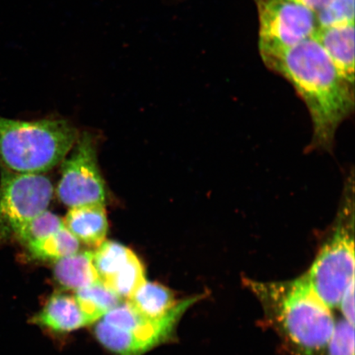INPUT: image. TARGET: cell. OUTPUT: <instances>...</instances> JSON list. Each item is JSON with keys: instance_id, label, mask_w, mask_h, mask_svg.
Masks as SVG:
<instances>
[{"instance_id": "obj_1", "label": "cell", "mask_w": 355, "mask_h": 355, "mask_svg": "<svg viewBox=\"0 0 355 355\" xmlns=\"http://www.w3.org/2000/svg\"><path fill=\"white\" fill-rule=\"evenodd\" d=\"M260 54L265 64L285 78L304 101L313 124V145L329 149L337 128L353 112L354 84L343 77L313 37Z\"/></svg>"}, {"instance_id": "obj_2", "label": "cell", "mask_w": 355, "mask_h": 355, "mask_svg": "<svg viewBox=\"0 0 355 355\" xmlns=\"http://www.w3.org/2000/svg\"><path fill=\"white\" fill-rule=\"evenodd\" d=\"M248 284L263 304L266 317L297 353L322 355L325 352L335 318L304 275L288 282Z\"/></svg>"}, {"instance_id": "obj_3", "label": "cell", "mask_w": 355, "mask_h": 355, "mask_svg": "<svg viewBox=\"0 0 355 355\" xmlns=\"http://www.w3.org/2000/svg\"><path fill=\"white\" fill-rule=\"evenodd\" d=\"M78 136L64 119L25 121L0 116V166L20 174H46L64 161Z\"/></svg>"}, {"instance_id": "obj_4", "label": "cell", "mask_w": 355, "mask_h": 355, "mask_svg": "<svg viewBox=\"0 0 355 355\" xmlns=\"http://www.w3.org/2000/svg\"><path fill=\"white\" fill-rule=\"evenodd\" d=\"M354 182L349 180L334 224L304 277L327 307L338 308L354 282Z\"/></svg>"}, {"instance_id": "obj_5", "label": "cell", "mask_w": 355, "mask_h": 355, "mask_svg": "<svg viewBox=\"0 0 355 355\" xmlns=\"http://www.w3.org/2000/svg\"><path fill=\"white\" fill-rule=\"evenodd\" d=\"M54 193L44 174L2 170L0 181V241L16 239L21 229L47 210Z\"/></svg>"}, {"instance_id": "obj_6", "label": "cell", "mask_w": 355, "mask_h": 355, "mask_svg": "<svg viewBox=\"0 0 355 355\" xmlns=\"http://www.w3.org/2000/svg\"><path fill=\"white\" fill-rule=\"evenodd\" d=\"M73 148L72 153L62 162L58 198L69 208L105 205V184L97 161L94 140L88 132H83Z\"/></svg>"}, {"instance_id": "obj_7", "label": "cell", "mask_w": 355, "mask_h": 355, "mask_svg": "<svg viewBox=\"0 0 355 355\" xmlns=\"http://www.w3.org/2000/svg\"><path fill=\"white\" fill-rule=\"evenodd\" d=\"M260 52L282 50L313 37L316 15L292 0H257Z\"/></svg>"}, {"instance_id": "obj_8", "label": "cell", "mask_w": 355, "mask_h": 355, "mask_svg": "<svg viewBox=\"0 0 355 355\" xmlns=\"http://www.w3.org/2000/svg\"><path fill=\"white\" fill-rule=\"evenodd\" d=\"M198 300V296L182 300L165 316L157 319L143 316L127 301L110 311L102 321L125 331L130 355H144L171 338L182 316Z\"/></svg>"}, {"instance_id": "obj_9", "label": "cell", "mask_w": 355, "mask_h": 355, "mask_svg": "<svg viewBox=\"0 0 355 355\" xmlns=\"http://www.w3.org/2000/svg\"><path fill=\"white\" fill-rule=\"evenodd\" d=\"M63 220L66 229L89 247L98 248L107 236L108 218L102 204L69 208Z\"/></svg>"}, {"instance_id": "obj_10", "label": "cell", "mask_w": 355, "mask_h": 355, "mask_svg": "<svg viewBox=\"0 0 355 355\" xmlns=\"http://www.w3.org/2000/svg\"><path fill=\"white\" fill-rule=\"evenodd\" d=\"M313 37L343 77L354 84V24L318 28Z\"/></svg>"}, {"instance_id": "obj_11", "label": "cell", "mask_w": 355, "mask_h": 355, "mask_svg": "<svg viewBox=\"0 0 355 355\" xmlns=\"http://www.w3.org/2000/svg\"><path fill=\"white\" fill-rule=\"evenodd\" d=\"M33 322L56 332H71L90 325L75 296L56 293L44 304Z\"/></svg>"}, {"instance_id": "obj_12", "label": "cell", "mask_w": 355, "mask_h": 355, "mask_svg": "<svg viewBox=\"0 0 355 355\" xmlns=\"http://www.w3.org/2000/svg\"><path fill=\"white\" fill-rule=\"evenodd\" d=\"M54 276L60 286L75 291L101 281L93 263V252H78L55 261Z\"/></svg>"}, {"instance_id": "obj_13", "label": "cell", "mask_w": 355, "mask_h": 355, "mask_svg": "<svg viewBox=\"0 0 355 355\" xmlns=\"http://www.w3.org/2000/svg\"><path fill=\"white\" fill-rule=\"evenodd\" d=\"M128 302L137 312L150 319L165 316L179 304L170 288L159 283L148 282H146Z\"/></svg>"}, {"instance_id": "obj_14", "label": "cell", "mask_w": 355, "mask_h": 355, "mask_svg": "<svg viewBox=\"0 0 355 355\" xmlns=\"http://www.w3.org/2000/svg\"><path fill=\"white\" fill-rule=\"evenodd\" d=\"M74 296L89 324L104 318L110 311L121 304L122 300L101 281L81 288Z\"/></svg>"}, {"instance_id": "obj_15", "label": "cell", "mask_w": 355, "mask_h": 355, "mask_svg": "<svg viewBox=\"0 0 355 355\" xmlns=\"http://www.w3.org/2000/svg\"><path fill=\"white\" fill-rule=\"evenodd\" d=\"M80 243L64 226L59 232L41 241L29 243L25 248L35 259L55 261L77 254Z\"/></svg>"}, {"instance_id": "obj_16", "label": "cell", "mask_w": 355, "mask_h": 355, "mask_svg": "<svg viewBox=\"0 0 355 355\" xmlns=\"http://www.w3.org/2000/svg\"><path fill=\"white\" fill-rule=\"evenodd\" d=\"M135 254L130 248L114 241L102 243L93 252V263L101 281L105 283L123 268Z\"/></svg>"}, {"instance_id": "obj_17", "label": "cell", "mask_w": 355, "mask_h": 355, "mask_svg": "<svg viewBox=\"0 0 355 355\" xmlns=\"http://www.w3.org/2000/svg\"><path fill=\"white\" fill-rule=\"evenodd\" d=\"M145 268L135 254L105 284L121 298L130 300L146 282Z\"/></svg>"}, {"instance_id": "obj_18", "label": "cell", "mask_w": 355, "mask_h": 355, "mask_svg": "<svg viewBox=\"0 0 355 355\" xmlns=\"http://www.w3.org/2000/svg\"><path fill=\"white\" fill-rule=\"evenodd\" d=\"M64 226L63 219L48 210L40 213L21 229L16 239L24 246L41 241L59 232Z\"/></svg>"}, {"instance_id": "obj_19", "label": "cell", "mask_w": 355, "mask_h": 355, "mask_svg": "<svg viewBox=\"0 0 355 355\" xmlns=\"http://www.w3.org/2000/svg\"><path fill=\"white\" fill-rule=\"evenodd\" d=\"M354 0H330L316 15L318 28L354 24Z\"/></svg>"}, {"instance_id": "obj_20", "label": "cell", "mask_w": 355, "mask_h": 355, "mask_svg": "<svg viewBox=\"0 0 355 355\" xmlns=\"http://www.w3.org/2000/svg\"><path fill=\"white\" fill-rule=\"evenodd\" d=\"M327 348L328 355H354V325L343 318L336 322Z\"/></svg>"}, {"instance_id": "obj_21", "label": "cell", "mask_w": 355, "mask_h": 355, "mask_svg": "<svg viewBox=\"0 0 355 355\" xmlns=\"http://www.w3.org/2000/svg\"><path fill=\"white\" fill-rule=\"evenodd\" d=\"M338 308L343 313V319L354 325V282L346 288Z\"/></svg>"}, {"instance_id": "obj_22", "label": "cell", "mask_w": 355, "mask_h": 355, "mask_svg": "<svg viewBox=\"0 0 355 355\" xmlns=\"http://www.w3.org/2000/svg\"><path fill=\"white\" fill-rule=\"evenodd\" d=\"M292 1L298 3L314 12H317L325 6L330 0H292Z\"/></svg>"}]
</instances>
